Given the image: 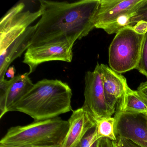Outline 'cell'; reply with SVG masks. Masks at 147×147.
<instances>
[{"mask_svg":"<svg viewBox=\"0 0 147 147\" xmlns=\"http://www.w3.org/2000/svg\"><path fill=\"white\" fill-rule=\"evenodd\" d=\"M28 72L0 81V118L26 94L34 86Z\"/></svg>","mask_w":147,"mask_h":147,"instance_id":"cell-10","label":"cell"},{"mask_svg":"<svg viewBox=\"0 0 147 147\" xmlns=\"http://www.w3.org/2000/svg\"><path fill=\"white\" fill-rule=\"evenodd\" d=\"M134 30L140 34L145 35L147 32V22L140 21L136 23L133 26Z\"/></svg>","mask_w":147,"mask_h":147,"instance_id":"cell-19","label":"cell"},{"mask_svg":"<svg viewBox=\"0 0 147 147\" xmlns=\"http://www.w3.org/2000/svg\"><path fill=\"white\" fill-rule=\"evenodd\" d=\"M15 72H16V70L14 66L9 67L5 75H6L7 78H10L12 79L15 77Z\"/></svg>","mask_w":147,"mask_h":147,"instance_id":"cell-22","label":"cell"},{"mask_svg":"<svg viewBox=\"0 0 147 147\" xmlns=\"http://www.w3.org/2000/svg\"><path fill=\"white\" fill-rule=\"evenodd\" d=\"M147 0H100L94 19L95 28L104 30L123 15L136 12Z\"/></svg>","mask_w":147,"mask_h":147,"instance_id":"cell-9","label":"cell"},{"mask_svg":"<svg viewBox=\"0 0 147 147\" xmlns=\"http://www.w3.org/2000/svg\"><path fill=\"white\" fill-rule=\"evenodd\" d=\"M93 119L95 123L96 136L98 140L107 138L112 141H117L114 117H105Z\"/></svg>","mask_w":147,"mask_h":147,"instance_id":"cell-14","label":"cell"},{"mask_svg":"<svg viewBox=\"0 0 147 147\" xmlns=\"http://www.w3.org/2000/svg\"><path fill=\"white\" fill-rule=\"evenodd\" d=\"M136 69L147 78V32L144 35L140 59Z\"/></svg>","mask_w":147,"mask_h":147,"instance_id":"cell-15","label":"cell"},{"mask_svg":"<svg viewBox=\"0 0 147 147\" xmlns=\"http://www.w3.org/2000/svg\"><path fill=\"white\" fill-rule=\"evenodd\" d=\"M28 147H61L59 145H47V146H31Z\"/></svg>","mask_w":147,"mask_h":147,"instance_id":"cell-24","label":"cell"},{"mask_svg":"<svg viewBox=\"0 0 147 147\" xmlns=\"http://www.w3.org/2000/svg\"><path fill=\"white\" fill-rule=\"evenodd\" d=\"M25 7L23 2L17 4L1 20L0 52L4 51L20 37L31 24L41 17L40 9L35 12L24 11Z\"/></svg>","mask_w":147,"mask_h":147,"instance_id":"cell-5","label":"cell"},{"mask_svg":"<svg viewBox=\"0 0 147 147\" xmlns=\"http://www.w3.org/2000/svg\"><path fill=\"white\" fill-rule=\"evenodd\" d=\"M112 147H118L115 141H112Z\"/></svg>","mask_w":147,"mask_h":147,"instance_id":"cell-25","label":"cell"},{"mask_svg":"<svg viewBox=\"0 0 147 147\" xmlns=\"http://www.w3.org/2000/svg\"><path fill=\"white\" fill-rule=\"evenodd\" d=\"M39 2L42 15L36 24L30 47L54 42L74 44L95 28L94 19L100 0Z\"/></svg>","mask_w":147,"mask_h":147,"instance_id":"cell-1","label":"cell"},{"mask_svg":"<svg viewBox=\"0 0 147 147\" xmlns=\"http://www.w3.org/2000/svg\"><path fill=\"white\" fill-rule=\"evenodd\" d=\"M98 140L95 126L87 133L78 147H92Z\"/></svg>","mask_w":147,"mask_h":147,"instance_id":"cell-16","label":"cell"},{"mask_svg":"<svg viewBox=\"0 0 147 147\" xmlns=\"http://www.w3.org/2000/svg\"><path fill=\"white\" fill-rule=\"evenodd\" d=\"M69 129L61 147H78L87 133L95 126L93 118L82 107L73 111Z\"/></svg>","mask_w":147,"mask_h":147,"instance_id":"cell-12","label":"cell"},{"mask_svg":"<svg viewBox=\"0 0 147 147\" xmlns=\"http://www.w3.org/2000/svg\"><path fill=\"white\" fill-rule=\"evenodd\" d=\"M97 141L93 145V146L92 147H97Z\"/></svg>","mask_w":147,"mask_h":147,"instance_id":"cell-26","label":"cell"},{"mask_svg":"<svg viewBox=\"0 0 147 147\" xmlns=\"http://www.w3.org/2000/svg\"><path fill=\"white\" fill-rule=\"evenodd\" d=\"M116 110L132 113L147 114V99L139 91L129 87L117 105Z\"/></svg>","mask_w":147,"mask_h":147,"instance_id":"cell-13","label":"cell"},{"mask_svg":"<svg viewBox=\"0 0 147 147\" xmlns=\"http://www.w3.org/2000/svg\"><path fill=\"white\" fill-rule=\"evenodd\" d=\"M74 43L69 42H54L31 46L25 53L23 62L29 67V75L38 65L51 61H59L70 63L73 60Z\"/></svg>","mask_w":147,"mask_h":147,"instance_id":"cell-7","label":"cell"},{"mask_svg":"<svg viewBox=\"0 0 147 147\" xmlns=\"http://www.w3.org/2000/svg\"><path fill=\"white\" fill-rule=\"evenodd\" d=\"M84 104L82 107L93 119L112 116L105 98L103 72L100 64L97 63L94 70L86 73L85 76Z\"/></svg>","mask_w":147,"mask_h":147,"instance_id":"cell-6","label":"cell"},{"mask_svg":"<svg viewBox=\"0 0 147 147\" xmlns=\"http://www.w3.org/2000/svg\"><path fill=\"white\" fill-rule=\"evenodd\" d=\"M144 10H147V0L146 2L140 7V9L138 10V11Z\"/></svg>","mask_w":147,"mask_h":147,"instance_id":"cell-23","label":"cell"},{"mask_svg":"<svg viewBox=\"0 0 147 147\" xmlns=\"http://www.w3.org/2000/svg\"><path fill=\"white\" fill-rule=\"evenodd\" d=\"M114 117L117 139L125 138L147 147V114L116 110Z\"/></svg>","mask_w":147,"mask_h":147,"instance_id":"cell-8","label":"cell"},{"mask_svg":"<svg viewBox=\"0 0 147 147\" xmlns=\"http://www.w3.org/2000/svg\"><path fill=\"white\" fill-rule=\"evenodd\" d=\"M97 147H112V141L107 138H102L97 141Z\"/></svg>","mask_w":147,"mask_h":147,"instance_id":"cell-20","label":"cell"},{"mask_svg":"<svg viewBox=\"0 0 147 147\" xmlns=\"http://www.w3.org/2000/svg\"><path fill=\"white\" fill-rule=\"evenodd\" d=\"M72 90L59 80L44 79L31 89L10 109L25 113L35 121L51 119L72 111Z\"/></svg>","mask_w":147,"mask_h":147,"instance_id":"cell-2","label":"cell"},{"mask_svg":"<svg viewBox=\"0 0 147 147\" xmlns=\"http://www.w3.org/2000/svg\"><path fill=\"white\" fill-rule=\"evenodd\" d=\"M144 37L136 32L132 26H126L119 31L109 47V67L121 74L136 69Z\"/></svg>","mask_w":147,"mask_h":147,"instance_id":"cell-4","label":"cell"},{"mask_svg":"<svg viewBox=\"0 0 147 147\" xmlns=\"http://www.w3.org/2000/svg\"><path fill=\"white\" fill-rule=\"evenodd\" d=\"M140 21L147 22V10L138 11L131 18L129 26H133L136 23Z\"/></svg>","mask_w":147,"mask_h":147,"instance_id":"cell-17","label":"cell"},{"mask_svg":"<svg viewBox=\"0 0 147 147\" xmlns=\"http://www.w3.org/2000/svg\"><path fill=\"white\" fill-rule=\"evenodd\" d=\"M137 90L147 99V81L142 82L138 88Z\"/></svg>","mask_w":147,"mask_h":147,"instance_id":"cell-21","label":"cell"},{"mask_svg":"<svg viewBox=\"0 0 147 147\" xmlns=\"http://www.w3.org/2000/svg\"><path fill=\"white\" fill-rule=\"evenodd\" d=\"M69 129L68 121L59 117L11 127L0 141V147L61 146Z\"/></svg>","mask_w":147,"mask_h":147,"instance_id":"cell-3","label":"cell"},{"mask_svg":"<svg viewBox=\"0 0 147 147\" xmlns=\"http://www.w3.org/2000/svg\"><path fill=\"white\" fill-rule=\"evenodd\" d=\"M116 142L118 147H143L131 140L125 138H118Z\"/></svg>","mask_w":147,"mask_h":147,"instance_id":"cell-18","label":"cell"},{"mask_svg":"<svg viewBox=\"0 0 147 147\" xmlns=\"http://www.w3.org/2000/svg\"><path fill=\"white\" fill-rule=\"evenodd\" d=\"M103 72V86L106 102L113 115L117 105L126 94L129 87L126 78L107 65L100 64Z\"/></svg>","mask_w":147,"mask_h":147,"instance_id":"cell-11","label":"cell"}]
</instances>
